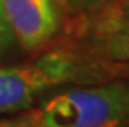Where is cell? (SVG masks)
<instances>
[{
  "label": "cell",
  "mask_w": 129,
  "mask_h": 127,
  "mask_svg": "<svg viewBox=\"0 0 129 127\" xmlns=\"http://www.w3.org/2000/svg\"><path fill=\"white\" fill-rule=\"evenodd\" d=\"M42 127H129V81L70 89L45 101L35 114Z\"/></svg>",
  "instance_id": "cell-1"
},
{
  "label": "cell",
  "mask_w": 129,
  "mask_h": 127,
  "mask_svg": "<svg viewBox=\"0 0 129 127\" xmlns=\"http://www.w3.org/2000/svg\"><path fill=\"white\" fill-rule=\"evenodd\" d=\"M80 64L64 51H51L28 64L0 68V114H12L33 104L48 88L80 78Z\"/></svg>",
  "instance_id": "cell-2"
},
{
  "label": "cell",
  "mask_w": 129,
  "mask_h": 127,
  "mask_svg": "<svg viewBox=\"0 0 129 127\" xmlns=\"http://www.w3.org/2000/svg\"><path fill=\"white\" fill-rule=\"evenodd\" d=\"M2 7L15 40L28 51L43 46L60 28L53 0H2Z\"/></svg>",
  "instance_id": "cell-3"
},
{
  "label": "cell",
  "mask_w": 129,
  "mask_h": 127,
  "mask_svg": "<svg viewBox=\"0 0 129 127\" xmlns=\"http://www.w3.org/2000/svg\"><path fill=\"white\" fill-rule=\"evenodd\" d=\"M93 46L108 60L129 63V2L108 10L96 22Z\"/></svg>",
  "instance_id": "cell-4"
},
{
  "label": "cell",
  "mask_w": 129,
  "mask_h": 127,
  "mask_svg": "<svg viewBox=\"0 0 129 127\" xmlns=\"http://www.w3.org/2000/svg\"><path fill=\"white\" fill-rule=\"evenodd\" d=\"M13 43H15V35L8 25V20L2 7V0H0V58L13 46Z\"/></svg>",
  "instance_id": "cell-5"
},
{
  "label": "cell",
  "mask_w": 129,
  "mask_h": 127,
  "mask_svg": "<svg viewBox=\"0 0 129 127\" xmlns=\"http://www.w3.org/2000/svg\"><path fill=\"white\" fill-rule=\"evenodd\" d=\"M68 5H71L73 8H78V10H83V8H89V7H94L98 5L99 2L103 0H64Z\"/></svg>",
  "instance_id": "cell-6"
},
{
  "label": "cell",
  "mask_w": 129,
  "mask_h": 127,
  "mask_svg": "<svg viewBox=\"0 0 129 127\" xmlns=\"http://www.w3.org/2000/svg\"><path fill=\"white\" fill-rule=\"evenodd\" d=\"M27 127H42V125H38V124H30V125H27Z\"/></svg>",
  "instance_id": "cell-7"
}]
</instances>
